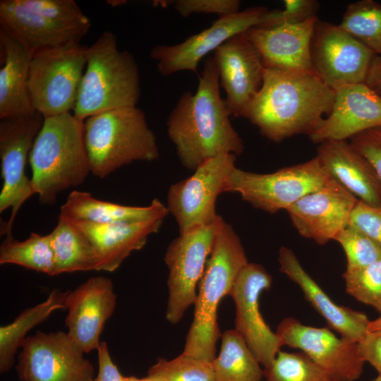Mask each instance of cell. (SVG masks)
Masks as SVG:
<instances>
[{
  "mask_svg": "<svg viewBox=\"0 0 381 381\" xmlns=\"http://www.w3.org/2000/svg\"><path fill=\"white\" fill-rule=\"evenodd\" d=\"M219 88L214 61L208 57L196 92L182 93L167 118L168 136L188 169L195 171L219 155L237 156L243 151V140L230 122L231 114Z\"/></svg>",
  "mask_w": 381,
  "mask_h": 381,
  "instance_id": "cell-1",
  "label": "cell"
},
{
  "mask_svg": "<svg viewBox=\"0 0 381 381\" xmlns=\"http://www.w3.org/2000/svg\"><path fill=\"white\" fill-rule=\"evenodd\" d=\"M334 90L314 71L265 68L262 85L244 118L267 139L279 143L309 135L331 111Z\"/></svg>",
  "mask_w": 381,
  "mask_h": 381,
  "instance_id": "cell-2",
  "label": "cell"
},
{
  "mask_svg": "<svg viewBox=\"0 0 381 381\" xmlns=\"http://www.w3.org/2000/svg\"><path fill=\"white\" fill-rule=\"evenodd\" d=\"M248 263L239 236L222 219L198 283L193 320L182 353L210 363L214 360L216 344L222 337L218 306L230 294L237 276Z\"/></svg>",
  "mask_w": 381,
  "mask_h": 381,
  "instance_id": "cell-3",
  "label": "cell"
},
{
  "mask_svg": "<svg viewBox=\"0 0 381 381\" xmlns=\"http://www.w3.org/2000/svg\"><path fill=\"white\" fill-rule=\"evenodd\" d=\"M29 162L33 192L42 205L55 203L59 193L83 184L91 173L84 121L71 113L44 118Z\"/></svg>",
  "mask_w": 381,
  "mask_h": 381,
  "instance_id": "cell-4",
  "label": "cell"
},
{
  "mask_svg": "<svg viewBox=\"0 0 381 381\" xmlns=\"http://www.w3.org/2000/svg\"><path fill=\"white\" fill-rule=\"evenodd\" d=\"M86 68L73 115L81 121L111 109L136 107L140 97L138 64L116 37L107 30L86 49Z\"/></svg>",
  "mask_w": 381,
  "mask_h": 381,
  "instance_id": "cell-5",
  "label": "cell"
},
{
  "mask_svg": "<svg viewBox=\"0 0 381 381\" xmlns=\"http://www.w3.org/2000/svg\"><path fill=\"white\" fill-rule=\"evenodd\" d=\"M84 141L90 172L100 179L134 162L154 161L159 155L156 136L137 107L88 117L84 121Z\"/></svg>",
  "mask_w": 381,
  "mask_h": 381,
  "instance_id": "cell-6",
  "label": "cell"
},
{
  "mask_svg": "<svg viewBox=\"0 0 381 381\" xmlns=\"http://www.w3.org/2000/svg\"><path fill=\"white\" fill-rule=\"evenodd\" d=\"M0 27L35 53L79 44L91 23L73 0H1Z\"/></svg>",
  "mask_w": 381,
  "mask_h": 381,
  "instance_id": "cell-7",
  "label": "cell"
},
{
  "mask_svg": "<svg viewBox=\"0 0 381 381\" xmlns=\"http://www.w3.org/2000/svg\"><path fill=\"white\" fill-rule=\"evenodd\" d=\"M86 49L71 44L33 54L28 90L35 110L44 118L74 110L86 66Z\"/></svg>",
  "mask_w": 381,
  "mask_h": 381,
  "instance_id": "cell-8",
  "label": "cell"
},
{
  "mask_svg": "<svg viewBox=\"0 0 381 381\" xmlns=\"http://www.w3.org/2000/svg\"><path fill=\"white\" fill-rule=\"evenodd\" d=\"M330 178L315 156L269 174L236 167L228 179L226 192L238 193L253 207L274 214L287 210L306 194L322 187Z\"/></svg>",
  "mask_w": 381,
  "mask_h": 381,
  "instance_id": "cell-9",
  "label": "cell"
},
{
  "mask_svg": "<svg viewBox=\"0 0 381 381\" xmlns=\"http://www.w3.org/2000/svg\"><path fill=\"white\" fill-rule=\"evenodd\" d=\"M236 155L222 154L200 164L189 177L172 184L167 193V209L175 218L179 234L208 225L220 217L218 196L226 192L228 179L236 167Z\"/></svg>",
  "mask_w": 381,
  "mask_h": 381,
  "instance_id": "cell-10",
  "label": "cell"
},
{
  "mask_svg": "<svg viewBox=\"0 0 381 381\" xmlns=\"http://www.w3.org/2000/svg\"><path fill=\"white\" fill-rule=\"evenodd\" d=\"M222 217L214 223L179 234L168 246L164 261L169 268L166 319L179 322L194 305L196 287L213 247Z\"/></svg>",
  "mask_w": 381,
  "mask_h": 381,
  "instance_id": "cell-11",
  "label": "cell"
},
{
  "mask_svg": "<svg viewBox=\"0 0 381 381\" xmlns=\"http://www.w3.org/2000/svg\"><path fill=\"white\" fill-rule=\"evenodd\" d=\"M44 118L37 111L28 115L1 119L0 159L3 186L0 193V212L11 208L9 220L1 234L11 236L17 213L34 195L31 180L25 175V165L33 143Z\"/></svg>",
  "mask_w": 381,
  "mask_h": 381,
  "instance_id": "cell-12",
  "label": "cell"
},
{
  "mask_svg": "<svg viewBox=\"0 0 381 381\" xmlns=\"http://www.w3.org/2000/svg\"><path fill=\"white\" fill-rule=\"evenodd\" d=\"M84 351L61 331L28 336L18 356L22 381H92L94 367Z\"/></svg>",
  "mask_w": 381,
  "mask_h": 381,
  "instance_id": "cell-13",
  "label": "cell"
},
{
  "mask_svg": "<svg viewBox=\"0 0 381 381\" xmlns=\"http://www.w3.org/2000/svg\"><path fill=\"white\" fill-rule=\"evenodd\" d=\"M269 10L265 6L248 8L220 16L201 32L174 45L157 44L150 52L158 73L168 76L182 71L196 73L199 62L232 37L253 27L262 26Z\"/></svg>",
  "mask_w": 381,
  "mask_h": 381,
  "instance_id": "cell-14",
  "label": "cell"
},
{
  "mask_svg": "<svg viewBox=\"0 0 381 381\" xmlns=\"http://www.w3.org/2000/svg\"><path fill=\"white\" fill-rule=\"evenodd\" d=\"M311 61L315 73L329 87L365 83L377 56L341 28L318 19L311 41Z\"/></svg>",
  "mask_w": 381,
  "mask_h": 381,
  "instance_id": "cell-15",
  "label": "cell"
},
{
  "mask_svg": "<svg viewBox=\"0 0 381 381\" xmlns=\"http://www.w3.org/2000/svg\"><path fill=\"white\" fill-rule=\"evenodd\" d=\"M271 284L272 277L263 266L248 262L239 272L229 294L236 307L234 329L265 368L272 363L282 346L259 308L262 292L269 290Z\"/></svg>",
  "mask_w": 381,
  "mask_h": 381,
  "instance_id": "cell-16",
  "label": "cell"
},
{
  "mask_svg": "<svg viewBox=\"0 0 381 381\" xmlns=\"http://www.w3.org/2000/svg\"><path fill=\"white\" fill-rule=\"evenodd\" d=\"M276 334L282 346L300 349L339 381H356L363 373L365 361L358 343L337 337L329 327L305 325L289 317L281 321Z\"/></svg>",
  "mask_w": 381,
  "mask_h": 381,
  "instance_id": "cell-17",
  "label": "cell"
},
{
  "mask_svg": "<svg viewBox=\"0 0 381 381\" xmlns=\"http://www.w3.org/2000/svg\"><path fill=\"white\" fill-rule=\"evenodd\" d=\"M212 58L227 108L231 116L244 117L262 85L265 68L260 53L244 32L219 47Z\"/></svg>",
  "mask_w": 381,
  "mask_h": 381,
  "instance_id": "cell-18",
  "label": "cell"
},
{
  "mask_svg": "<svg viewBox=\"0 0 381 381\" xmlns=\"http://www.w3.org/2000/svg\"><path fill=\"white\" fill-rule=\"evenodd\" d=\"M358 200L332 178L296 201L287 210L301 236L324 245L349 225Z\"/></svg>",
  "mask_w": 381,
  "mask_h": 381,
  "instance_id": "cell-19",
  "label": "cell"
},
{
  "mask_svg": "<svg viewBox=\"0 0 381 381\" xmlns=\"http://www.w3.org/2000/svg\"><path fill=\"white\" fill-rule=\"evenodd\" d=\"M116 303L112 282L102 276L92 277L68 291L65 301L67 333L84 353L99 346L100 335Z\"/></svg>",
  "mask_w": 381,
  "mask_h": 381,
  "instance_id": "cell-20",
  "label": "cell"
},
{
  "mask_svg": "<svg viewBox=\"0 0 381 381\" xmlns=\"http://www.w3.org/2000/svg\"><path fill=\"white\" fill-rule=\"evenodd\" d=\"M379 126L381 98L365 83L345 85L334 89L331 111L308 137L315 144L347 140Z\"/></svg>",
  "mask_w": 381,
  "mask_h": 381,
  "instance_id": "cell-21",
  "label": "cell"
},
{
  "mask_svg": "<svg viewBox=\"0 0 381 381\" xmlns=\"http://www.w3.org/2000/svg\"><path fill=\"white\" fill-rule=\"evenodd\" d=\"M318 19L317 16L297 24L253 27L246 34L260 53L265 68L314 71L310 47Z\"/></svg>",
  "mask_w": 381,
  "mask_h": 381,
  "instance_id": "cell-22",
  "label": "cell"
},
{
  "mask_svg": "<svg viewBox=\"0 0 381 381\" xmlns=\"http://www.w3.org/2000/svg\"><path fill=\"white\" fill-rule=\"evenodd\" d=\"M316 157L329 176L358 200L381 207V181L370 163L348 140L318 144Z\"/></svg>",
  "mask_w": 381,
  "mask_h": 381,
  "instance_id": "cell-23",
  "label": "cell"
},
{
  "mask_svg": "<svg viewBox=\"0 0 381 381\" xmlns=\"http://www.w3.org/2000/svg\"><path fill=\"white\" fill-rule=\"evenodd\" d=\"M165 217L114 224L73 222L87 236L95 249L96 270L113 272L133 251L145 245L150 235L159 230Z\"/></svg>",
  "mask_w": 381,
  "mask_h": 381,
  "instance_id": "cell-24",
  "label": "cell"
},
{
  "mask_svg": "<svg viewBox=\"0 0 381 381\" xmlns=\"http://www.w3.org/2000/svg\"><path fill=\"white\" fill-rule=\"evenodd\" d=\"M278 261L279 270L300 286L306 299L325 318L329 328L353 342L358 343L365 336L370 322L368 316L335 303L303 268L291 249L282 246Z\"/></svg>",
  "mask_w": 381,
  "mask_h": 381,
  "instance_id": "cell-25",
  "label": "cell"
},
{
  "mask_svg": "<svg viewBox=\"0 0 381 381\" xmlns=\"http://www.w3.org/2000/svg\"><path fill=\"white\" fill-rule=\"evenodd\" d=\"M4 63L0 68V119L35 112L30 97L28 78L34 52L0 29Z\"/></svg>",
  "mask_w": 381,
  "mask_h": 381,
  "instance_id": "cell-26",
  "label": "cell"
},
{
  "mask_svg": "<svg viewBox=\"0 0 381 381\" xmlns=\"http://www.w3.org/2000/svg\"><path fill=\"white\" fill-rule=\"evenodd\" d=\"M169 213L167 207L157 198L148 206H128L97 199L87 192L74 190L61 207L59 216L72 221L114 224L167 217Z\"/></svg>",
  "mask_w": 381,
  "mask_h": 381,
  "instance_id": "cell-27",
  "label": "cell"
},
{
  "mask_svg": "<svg viewBox=\"0 0 381 381\" xmlns=\"http://www.w3.org/2000/svg\"><path fill=\"white\" fill-rule=\"evenodd\" d=\"M49 234L54 255V276L97 270L95 249L73 221L59 216L56 226Z\"/></svg>",
  "mask_w": 381,
  "mask_h": 381,
  "instance_id": "cell-28",
  "label": "cell"
},
{
  "mask_svg": "<svg viewBox=\"0 0 381 381\" xmlns=\"http://www.w3.org/2000/svg\"><path fill=\"white\" fill-rule=\"evenodd\" d=\"M68 291L53 290L48 298L33 307L22 311L10 324L0 327V372L9 370L13 365L14 357L22 347L27 333L44 322L55 310L66 308L65 301Z\"/></svg>",
  "mask_w": 381,
  "mask_h": 381,
  "instance_id": "cell-29",
  "label": "cell"
},
{
  "mask_svg": "<svg viewBox=\"0 0 381 381\" xmlns=\"http://www.w3.org/2000/svg\"><path fill=\"white\" fill-rule=\"evenodd\" d=\"M215 381H262L264 370L236 330H226L222 335L219 353L212 362Z\"/></svg>",
  "mask_w": 381,
  "mask_h": 381,
  "instance_id": "cell-30",
  "label": "cell"
},
{
  "mask_svg": "<svg viewBox=\"0 0 381 381\" xmlns=\"http://www.w3.org/2000/svg\"><path fill=\"white\" fill-rule=\"evenodd\" d=\"M0 264H13L54 276V255L49 234L32 232L24 241L7 236L0 246Z\"/></svg>",
  "mask_w": 381,
  "mask_h": 381,
  "instance_id": "cell-31",
  "label": "cell"
},
{
  "mask_svg": "<svg viewBox=\"0 0 381 381\" xmlns=\"http://www.w3.org/2000/svg\"><path fill=\"white\" fill-rule=\"evenodd\" d=\"M339 26L376 55H381V4L373 0L349 4Z\"/></svg>",
  "mask_w": 381,
  "mask_h": 381,
  "instance_id": "cell-32",
  "label": "cell"
},
{
  "mask_svg": "<svg viewBox=\"0 0 381 381\" xmlns=\"http://www.w3.org/2000/svg\"><path fill=\"white\" fill-rule=\"evenodd\" d=\"M265 381H339L304 353L279 351L264 369Z\"/></svg>",
  "mask_w": 381,
  "mask_h": 381,
  "instance_id": "cell-33",
  "label": "cell"
},
{
  "mask_svg": "<svg viewBox=\"0 0 381 381\" xmlns=\"http://www.w3.org/2000/svg\"><path fill=\"white\" fill-rule=\"evenodd\" d=\"M148 375L166 381H215L212 363L183 353L170 361L159 358L150 368Z\"/></svg>",
  "mask_w": 381,
  "mask_h": 381,
  "instance_id": "cell-34",
  "label": "cell"
},
{
  "mask_svg": "<svg viewBox=\"0 0 381 381\" xmlns=\"http://www.w3.org/2000/svg\"><path fill=\"white\" fill-rule=\"evenodd\" d=\"M343 277L349 295L381 315V258L362 268L346 270Z\"/></svg>",
  "mask_w": 381,
  "mask_h": 381,
  "instance_id": "cell-35",
  "label": "cell"
},
{
  "mask_svg": "<svg viewBox=\"0 0 381 381\" xmlns=\"http://www.w3.org/2000/svg\"><path fill=\"white\" fill-rule=\"evenodd\" d=\"M346 256V270L365 267L381 258V246L356 228L349 225L334 238Z\"/></svg>",
  "mask_w": 381,
  "mask_h": 381,
  "instance_id": "cell-36",
  "label": "cell"
},
{
  "mask_svg": "<svg viewBox=\"0 0 381 381\" xmlns=\"http://www.w3.org/2000/svg\"><path fill=\"white\" fill-rule=\"evenodd\" d=\"M282 10L269 11L265 23L260 28H271L282 24H297L317 17L320 8L315 0H285Z\"/></svg>",
  "mask_w": 381,
  "mask_h": 381,
  "instance_id": "cell-37",
  "label": "cell"
},
{
  "mask_svg": "<svg viewBox=\"0 0 381 381\" xmlns=\"http://www.w3.org/2000/svg\"><path fill=\"white\" fill-rule=\"evenodd\" d=\"M176 12L183 17L193 13H215L224 16L239 11L238 0H177L174 1Z\"/></svg>",
  "mask_w": 381,
  "mask_h": 381,
  "instance_id": "cell-38",
  "label": "cell"
},
{
  "mask_svg": "<svg viewBox=\"0 0 381 381\" xmlns=\"http://www.w3.org/2000/svg\"><path fill=\"white\" fill-rule=\"evenodd\" d=\"M349 225L381 246V207H372L358 200L351 212Z\"/></svg>",
  "mask_w": 381,
  "mask_h": 381,
  "instance_id": "cell-39",
  "label": "cell"
},
{
  "mask_svg": "<svg viewBox=\"0 0 381 381\" xmlns=\"http://www.w3.org/2000/svg\"><path fill=\"white\" fill-rule=\"evenodd\" d=\"M349 143L370 163L381 181V126L357 134Z\"/></svg>",
  "mask_w": 381,
  "mask_h": 381,
  "instance_id": "cell-40",
  "label": "cell"
},
{
  "mask_svg": "<svg viewBox=\"0 0 381 381\" xmlns=\"http://www.w3.org/2000/svg\"><path fill=\"white\" fill-rule=\"evenodd\" d=\"M358 346L362 359L381 374V329L367 332Z\"/></svg>",
  "mask_w": 381,
  "mask_h": 381,
  "instance_id": "cell-41",
  "label": "cell"
},
{
  "mask_svg": "<svg viewBox=\"0 0 381 381\" xmlns=\"http://www.w3.org/2000/svg\"><path fill=\"white\" fill-rule=\"evenodd\" d=\"M97 350L99 370L92 381H122L123 376L112 361L107 343L101 341Z\"/></svg>",
  "mask_w": 381,
  "mask_h": 381,
  "instance_id": "cell-42",
  "label": "cell"
},
{
  "mask_svg": "<svg viewBox=\"0 0 381 381\" xmlns=\"http://www.w3.org/2000/svg\"><path fill=\"white\" fill-rule=\"evenodd\" d=\"M365 83L381 98V55L373 61Z\"/></svg>",
  "mask_w": 381,
  "mask_h": 381,
  "instance_id": "cell-43",
  "label": "cell"
},
{
  "mask_svg": "<svg viewBox=\"0 0 381 381\" xmlns=\"http://www.w3.org/2000/svg\"><path fill=\"white\" fill-rule=\"evenodd\" d=\"M381 329V315L375 320L370 321L368 327V332Z\"/></svg>",
  "mask_w": 381,
  "mask_h": 381,
  "instance_id": "cell-44",
  "label": "cell"
},
{
  "mask_svg": "<svg viewBox=\"0 0 381 381\" xmlns=\"http://www.w3.org/2000/svg\"><path fill=\"white\" fill-rule=\"evenodd\" d=\"M122 381H150L148 377L138 378L136 377H123Z\"/></svg>",
  "mask_w": 381,
  "mask_h": 381,
  "instance_id": "cell-45",
  "label": "cell"
},
{
  "mask_svg": "<svg viewBox=\"0 0 381 381\" xmlns=\"http://www.w3.org/2000/svg\"><path fill=\"white\" fill-rule=\"evenodd\" d=\"M147 377L150 381H166L164 378L158 375H148Z\"/></svg>",
  "mask_w": 381,
  "mask_h": 381,
  "instance_id": "cell-46",
  "label": "cell"
},
{
  "mask_svg": "<svg viewBox=\"0 0 381 381\" xmlns=\"http://www.w3.org/2000/svg\"><path fill=\"white\" fill-rule=\"evenodd\" d=\"M373 381H381V374H379L378 376Z\"/></svg>",
  "mask_w": 381,
  "mask_h": 381,
  "instance_id": "cell-47",
  "label": "cell"
}]
</instances>
